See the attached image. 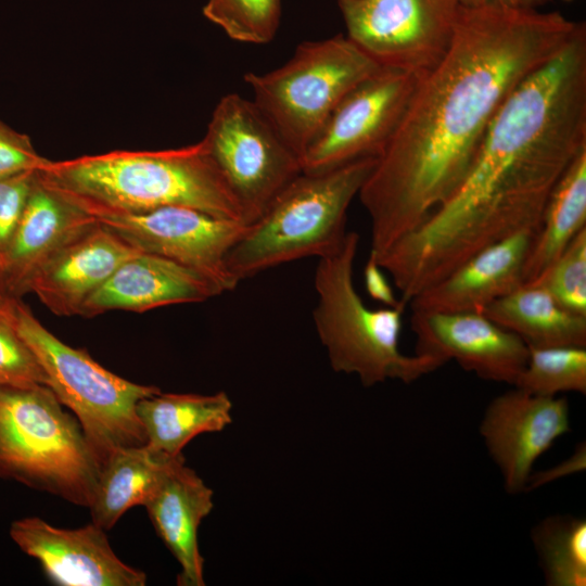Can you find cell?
I'll list each match as a JSON object with an SVG mask.
<instances>
[{"mask_svg":"<svg viewBox=\"0 0 586 586\" xmlns=\"http://www.w3.org/2000/svg\"><path fill=\"white\" fill-rule=\"evenodd\" d=\"M377 158L302 171L230 249L226 265L232 277L240 282L272 267L309 256L320 258L336 250L348 232V207Z\"/></svg>","mask_w":586,"mask_h":586,"instance_id":"5b68a950","label":"cell"},{"mask_svg":"<svg viewBox=\"0 0 586 586\" xmlns=\"http://www.w3.org/2000/svg\"><path fill=\"white\" fill-rule=\"evenodd\" d=\"M49 161L36 151L27 135L0 119V177L41 169Z\"/></svg>","mask_w":586,"mask_h":586,"instance_id":"4dcf8cb0","label":"cell"},{"mask_svg":"<svg viewBox=\"0 0 586 586\" xmlns=\"http://www.w3.org/2000/svg\"><path fill=\"white\" fill-rule=\"evenodd\" d=\"M37 170L0 177V264L21 219Z\"/></svg>","mask_w":586,"mask_h":586,"instance_id":"f546056e","label":"cell"},{"mask_svg":"<svg viewBox=\"0 0 586 586\" xmlns=\"http://www.w3.org/2000/svg\"><path fill=\"white\" fill-rule=\"evenodd\" d=\"M586 148V26L524 78L493 118L456 190L377 256L409 301L482 249L536 231L547 200Z\"/></svg>","mask_w":586,"mask_h":586,"instance_id":"7a4b0ae2","label":"cell"},{"mask_svg":"<svg viewBox=\"0 0 586 586\" xmlns=\"http://www.w3.org/2000/svg\"><path fill=\"white\" fill-rule=\"evenodd\" d=\"M203 14L232 40L264 44L278 30L281 0H207Z\"/></svg>","mask_w":586,"mask_h":586,"instance_id":"4316f807","label":"cell"},{"mask_svg":"<svg viewBox=\"0 0 586 586\" xmlns=\"http://www.w3.org/2000/svg\"><path fill=\"white\" fill-rule=\"evenodd\" d=\"M547 0H522L523 8L536 9L537 5L546 2Z\"/></svg>","mask_w":586,"mask_h":586,"instance_id":"d590c367","label":"cell"},{"mask_svg":"<svg viewBox=\"0 0 586 586\" xmlns=\"http://www.w3.org/2000/svg\"><path fill=\"white\" fill-rule=\"evenodd\" d=\"M416 354L456 361L483 380L514 385L527 345L483 313L412 311Z\"/></svg>","mask_w":586,"mask_h":586,"instance_id":"9a60e30c","label":"cell"},{"mask_svg":"<svg viewBox=\"0 0 586 586\" xmlns=\"http://www.w3.org/2000/svg\"><path fill=\"white\" fill-rule=\"evenodd\" d=\"M101 462L44 384H0V477L88 507Z\"/></svg>","mask_w":586,"mask_h":586,"instance_id":"8992f818","label":"cell"},{"mask_svg":"<svg viewBox=\"0 0 586 586\" xmlns=\"http://www.w3.org/2000/svg\"><path fill=\"white\" fill-rule=\"evenodd\" d=\"M38 170L0 264L5 286L14 298H22L28 293L34 275L51 256L97 222L91 215L46 183Z\"/></svg>","mask_w":586,"mask_h":586,"instance_id":"ac0fdd59","label":"cell"},{"mask_svg":"<svg viewBox=\"0 0 586 586\" xmlns=\"http://www.w3.org/2000/svg\"><path fill=\"white\" fill-rule=\"evenodd\" d=\"M202 140L246 225L303 171L296 152L252 100L237 93L219 100Z\"/></svg>","mask_w":586,"mask_h":586,"instance_id":"9c48e42d","label":"cell"},{"mask_svg":"<svg viewBox=\"0 0 586 586\" xmlns=\"http://www.w3.org/2000/svg\"><path fill=\"white\" fill-rule=\"evenodd\" d=\"M482 313L527 347L586 346V316L565 309L536 283L520 285Z\"/></svg>","mask_w":586,"mask_h":586,"instance_id":"7402d4cb","label":"cell"},{"mask_svg":"<svg viewBox=\"0 0 586 586\" xmlns=\"http://www.w3.org/2000/svg\"><path fill=\"white\" fill-rule=\"evenodd\" d=\"M420 75L380 67L334 107L302 156L305 173L378 157L395 132Z\"/></svg>","mask_w":586,"mask_h":586,"instance_id":"7c38bea8","label":"cell"},{"mask_svg":"<svg viewBox=\"0 0 586 586\" xmlns=\"http://www.w3.org/2000/svg\"><path fill=\"white\" fill-rule=\"evenodd\" d=\"M359 235L348 231L343 243L319 258L313 311L318 336L335 372L355 374L364 386L387 380L411 383L445 365L436 357L400 351L403 314L407 307L370 308L357 292L354 263Z\"/></svg>","mask_w":586,"mask_h":586,"instance_id":"277c9868","label":"cell"},{"mask_svg":"<svg viewBox=\"0 0 586 586\" xmlns=\"http://www.w3.org/2000/svg\"><path fill=\"white\" fill-rule=\"evenodd\" d=\"M346 37L380 67L423 75L446 54L459 0H336Z\"/></svg>","mask_w":586,"mask_h":586,"instance_id":"30bf717a","label":"cell"},{"mask_svg":"<svg viewBox=\"0 0 586 586\" xmlns=\"http://www.w3.org/2000/svg\"><path fill=\"white\" fill-rule=\"evenodd\" d=\"M174 458L146 444L112 453L101 466L88 506L91 522L109 531L131 507L144 506Z\"/></svg>","mask_w":586,"mask_h":586,"instance_id":"603a6c76","label":"cell"},{"mask_svg":"<svg viewBox=\"0 0 586 586\" xmlns=\"http://www.w3.org/2000/svg\"><path fill=\"white\" fill-rule=\"evenodd\" d=\"M576 25L556 11L460 5L446 54L420 76L359 191L375 256L456 190L502 103L561 50Z\"/></svg>","mask_w":586,"mask_h":586,"instance_id":"6da1fadb","label":"cell"},{"mask_svg":"<svg viewBox=\"0 0 586 586\" xmlns=\"http://www.w3.org/2000/svg\"><path fill=\"white\" fill-rule=\"evenodd\" d=\"M586 468V446L585 443L579 444L574 454L561 461L557 466L539 472H532L530 475L526 491L540 487L547 483L558 479L578 473Z\"/></svg>","mask_w":586,"mask_h":586,"instance_id":"d6a6232c","label":"cell"},{"mask_svg":"<svg viewBox=\"0 0 586 586\" xmlns=\"http://www.w3.org/2000/svg\"><path fill=\"white\" fill-rule=\"evenodd\" d=\"M531 283L542 285L565 309L586 316V228Z\"/></svg>","mask_w":586,"mask_h":586,"instance_id":"83f0119b","label":"cell"},{"mask_svg":"<svg viewBox=\"0 0 586 586\" xmlns=\"http://www.w3.org/2000/svg\"><path fill=\"white\" fill-rule=\"evenodd\" d=\"M531 536L546 585H586L585 519L550 515L535 525Z\"/></svg>","mask_w":586,"mask_h":586,"instance_id":"d4e9b609","label":"cell"},{"mask_svg":"<svg viewBox=\"0 0 586 586\" xmlns=\"http://www.w3.org/2000/svg\"><path fill=\"white\" fill-rule=\"evenodd\" d=\"M213 506V491L186 467L182 455L171 460L144 505L157 535L180 565L179 586L205 585L198 532Z\"/></svg>","mask_w":586,"mask_h":586,"instance_id":"ffe728a7","label":"cell"},{"mask_svg":"<svg viewBox=\"0 0 586 586\" xmlns=\"http://www.w3.org/2000/svg\"><path fill=\"white\" fill-rule=\"evenodd\" d=\"M140 253L95 222L51 256L34 275V293L54 315L79 316L85 302L128 258Z\"/></svg>","mask_w":586,"mask_h":586,"instance_id":"2e32d148","label":"cell"},{"mask_svg":"<svg viewBox=\"0 0 586 586\" xmlns=\"http://www.w3.org/2000/svg\"><path fill=\"white\" fill-rule=\"evenodd\" d=\"M462 7L523 8L522 0H459Z\"/></svg>","mask_w":586,"mask_h":586,"instance_id":"836d02e7","label":"cell"},{"mask_svg":"<svg viewBox=\"0 0 586 586\" xmlns=\"http://www.w3.org/2000/svg\"><path fill=\"white\" fill-rule=\"evenodd\" d=\"M380 66L346 36L305 41L282 66L244 75L253 102L301 157L334 107Z\"/></svg>","mask_w":586,"mask_h":586,"instance_id":"ba28073f","label":"cell"},{"mask_svg":"<svg viewBox=\"0 0 586 586\" xmlns=\"http://www.w3.org/2000/svg\"><path fill=\"white\" fill-rule=\"evenodd\" d=\"M479 431L505 489L514 495L526 491L537 459L570 432L569 404L512 386L488 403Z\"/></svg>","mask_w":586,"mask_h":586,"instance_id":"4fadbf2b","label":"cell"},{"mask_svg":"<svg viewBox=\"0 0 586 586\" xmlns=\"http://www.w3.org/2000/svg\"><path fill=\"white\" fill-rule=\"evenodd\" d=\"M222 293L202 272L140 252L124 262L85 302L79 316L92 318L111 310L143 313L166 305L202 303Z\"/></svg>","mask_w":586,"mask_h":586,"instance_id":"d6986e66","label":"cell"},{"mask_svg":"<svg viewBox=\"0 0 586 586\" xmlns=\"http://www.w3.org/2000/svg\"><path fill=\"white\" fill-rule=\"evenodd\" d=\"M0 384L46 385L44 373L35 354L13 326L8 308L0 310Z\"/></svg>","mask_w":586,"mask_h":586,"instance_id":"f1b7e54d","label":"cell"},{"mask_svg":"<svg viewBox=\"0 0 586 586\" xmlns=\"http://www.w3.org/2000/svg\"><path fill=\"white\" fill-rule=\"evenodd\" d=\"M232 404L225 392L213 395L156 393L136 407L146 445L170 457L202 433L220 432L231 423Z\"/></svg>","mask_w":586,"mask_h":586,"instance_id":"44dd1931","label":"cell"},{"mask_svg":"<svg viewBox=\"0 0 586 586\" xmlns=\"http://www.w3.org/2000/svg\"><path fill=\"white\" fill-rule=\"evenodd\" d=\"M542 396L586 394V346L528 347L514 385Z\"/></svg>","mask_w":586,"mask_h":586,"instance_id":"484cf974","label":"cell"},{"mask_svg":"<svg viewBox=\"0 0 586 586\" xmlns=\"http://www.w3.org/2000/svg\"><path fill=\"white\" fill-rule=\"evenodd\" d=\"M10 536L35 558L47 576L60 586H144L146 575L123 562L113 551L105 531L94 523L59 528L40 518L13 521Z\"/></svg>","mask_w":586,"mask_h":586,"instance_id":"5bb4252c","label":"cell"},{"mask_svg":"<svg viewBox=\"0 0 586 586\" xmlns=\"http://www.w3.org/2000/svg\"><path fill=\"white\" fill-rule=\"evenodd\" d=\"M364 281L368 295L384 306L395 307L404 303L396 297L390 281L371 251L364 268Z\"/></svg>","mask_w":586,"mask_h":586,"instance_id":"1f68e13d","label":"cell"},{"mask_svg":"<svg viewBox=\"0 0 586 586\" xmlns=\"http://www.w3.org/2000/svg\"><path fill=\"white\" fill-rule=\"evenodd\" d=\"M13 300L15 298L10 295L0 271V310L8 308Z\"/></svg>","mask_w":586,"mask_h":586,"instance_id":"e575fe53","label":"cell"},{"mask_svg":"<svg viewBox=\"0 0 586 586\" xmlns=\"http://www.w3.org/2000/svg\"><path fill=\"white\" fill-rule=\"evenodd\" d=\"M533 235L534 231H520L482 249L413 296L408 305L421 313H482L523 284Z\"/></svg>","mask_w":586,"mask_h":586,"instance_id":"e0dca14e","label":"cell"},{"mask_svg":"<svg viewBox=\"0 0 586 586\" xmlns=\"http://www.w3.org/2000/svg\"><path fill=\"white\" fill-rule=\"evenodd\" d=\"M8 315L35 354L46 385L79 421L101 466L118 449L146 444L136 407L140 399L160 393L158 387L123 379L98 364L85 348L65 344L22 298L12 301Z\"/></svg>","mask_w":586,"mask_h":586,"instance_id":"52a82bcc","label":"cell"},{"mask_svg":"<svg viewBox=\"0 0 586 586\" xmlns=\"http://www.w3.org/2000/svg\"><path fill=\"white\" fill-rule=\"evenodd\" d=\"M586 228V148L553 187L534 232L523 269V284L536 280Z\"/></svg>","mask_w":586,"mask_h":586,"instance_id":"cb8c5ba5","label":"cell"},{"mask_svg":"<svg viewBox=\"0 0 586 586\" xmlns=\"http://www.w3.org/2000/svg\"><path fill=\"white\" fill-rule=\"evenodd\" d=\"M38 173L82 209L139 213L178 205L244 222L203 140L175 149L50 160Z\"/></svg>","mask_w":586,"mask_h":586,"instance_id":"3957f363","label":"cell"},{"mask_svg":"<svg viewBox=\"0 0 586 586\" xmlns=\"http://www.w3.org/2000/svg\"><path fill=\"white\" fill-rule=\"evenodd\" d=\"M84 211L136 250L193 268L224 293L239 283L229 272L226 258L249 226L242 221L178 205L139 213Z\"/></svg>","mask_w":586,"mask_h":586,"instance_id":"8fae6325","label":"cell"}]
</instances>
